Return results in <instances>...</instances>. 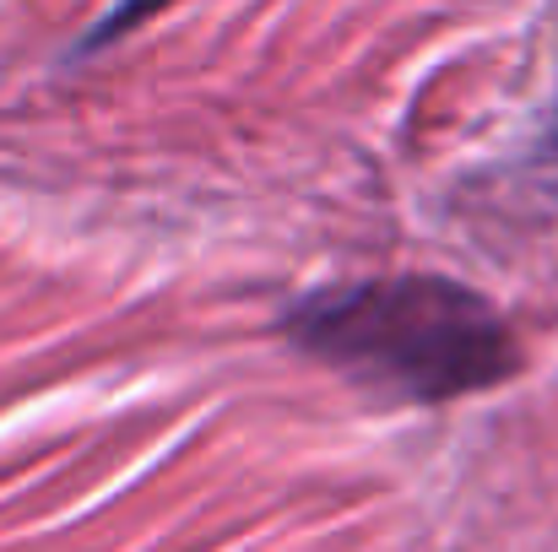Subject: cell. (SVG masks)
Segmentation results:
<instances>
[{"mask_svg": "<svg viewBox=\"0 0 558 552\" xmlns=\"http://www.w3.org/2000/svg\"><path fill=\"white\" fill-rule=\"evenodd\" d=\"M288 336L348 379L412 401L488 390L521 364L494 304L445 277H379L315 293L293 309Z\"/></svg>", "mask_w": 558, "mask_h": 552, "instance_id": "obj_1", "label": "cell"}]
</instances>
